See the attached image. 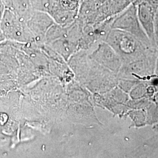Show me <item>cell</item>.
<instances>
[{
    "instance_id": "cell-1",
    "label": "cell",
    "mask_w": 158,
    "mask_h": 158,
    "mask_svg": "<svg viewBox=\"0 0 158 158\" xmlns=\"http://www.w3.org/2000/svg\"><path fill=\"white\" fill-rule=\"evenodd\" d=\"M121 57L123 64L144 55L152 49L144 45L131 34L119 29H111L104 40Z\"/></svg>"
},
{
    "instance_id": "cell-10",
    "label": "cell",
    "mask_w": 158,
    "mask_h": 158,
    "mask_svg": "<svg viewBox=\"0 0 158 158\" xmlns=\"http://www.w3.org/2000/svg\"><path fill=\"white\" fill-rule=\"evenodd\" d=\"M145 1L152 3L155 6H158V0H145Z\"/></svg>"
},
{
    "instance_id": "cell-6",
    "label": "cell",
    "mask_w": 158,
    "mask_h": 158,
    "mask_svg": "<svg viewBox=\"0 0 158 158\" xmlns=\"http://www.w3.org/2000/svg\"><path fill=\"white\" fill-rule=\"evenodd\" d=\"M45 44L50 46L67 63L71 57L79 51L78 43L67 38H59Z\"/></svg>"
},
{
    "instance_id": "cell-11",
    "label": "cell",
    "mask_w": 158,
    "mask_h": 158,
    "mask_svg": "<svg viewBox=\"0 0 158 158\" xmlns=\"http://www.w3.org/2000/svg\"><path fill=\"white\" fill-rule=\"evenodd\" d=\"M142 1H143V0H134L133 3L135 4L136 5H137L138 4H139L140 2H141Z\"/></svg>"
},
{
    "instance_id": "cell-9",
    "label": "cell",
    "mask_w": 158,
    "mask_h": 158,
    "mask_svg": "<svg viewBox=\"0 0 158 158\" xmlns=\"http://www.w3.org/2000/svg\"><path fill=\"white\" fill-rule=\"evenodd\" d=\"M154 31H155V38L156 44L158 48V6H156L155 15V23H154Z\"/></svg>"
},
{
    "instance_id": "cell-5",
    "label": "cell",
    "mask_w": 158,
    "mask_h": 158,
    "mask_svg": "<svg viewBox=\"0 0 158 158\" xmlns=\"http://www.w3.org/2000/svg\"><path fill=\"white\" fill-rule=\"evenodd\" d=\"M156 6L145 0H143L136 5L139 23L153 47L155 48L157 46L155 38L154 23Z\"/></svg>"
},
{
    "instance_id": "cell-7",
    "label": "cell",
    "mask_w": 158,
    "mask_h": 158,
    "mask_svg": "<svg viewBox=\"0 0 158 158\" xmlns=\"http://www.w3.org/2000/svg\"><path fill=\"white\" fill-rule=\"evenodd\" d=\"M17 17L21 21L27 22L34 13L31 0H15Z\"/></svg>"
},
{
    "instance_id": "cell-4",
    "label": "cell",
    "mask_w": 158,
    "mask_h": 158,
    "mask_svg": "<svg viewBox=\"0 0 158 158\" xmlns=\"http://www.w3.org/2000/svg\"><path fill=\"white\" fill-rule=\"evenodd\" d=\"M26 23L34 36L35 43L40 45L45 43L46 34L55 22L47 12L35 10Z\"/></svg>"
},
{
    "instance_id": "cell-8",
    "label": "cell",
    "mask_w": 158,
    "mask_h": 158,
    "mask_svg": "<svg viewBox=\"0 0 158 158\" xmlns=\"http://www.w3.org/2000/svg\"><path fill=\"white\" fill-rule=\"evenodd\" d=\"M31 2L34 10L48 11L49 0H31Z\"/></svg>"
},
{
    "instance_id": "cell-3",
    "label": "cell",
    "mask_w": 158,
    "mask_h": 158,
    "mask_svg": "<svg viewBox=\"0 0 158 158\" xmlns=\"http://www.w3.org/2000/svg\"><path fill=\"white\" fill-rule=\"evenodd\" d=\"M91 48L92 51L88 57L113 73H119L123 62L113 48L104 41L98 42L97 46L94 45Z\"/></svg>"
},
{
    "instance_id": "cell-2",
    "label": "cell",
    "mask_w": 158,
    "mask_h": 158,
    "mask_svg": "<svg viewBox=\"0 0 158 158\" xmlns=\"http://www.w3.org/2000/svg\"><path fill=\"white\" fill-rule=\"evenodd\" d=\"M111 29H119L134 36L148 48L153 47L139 23L136 5L132 3L124 11L113 18Z\"/></svg>"
}]
</instances>
